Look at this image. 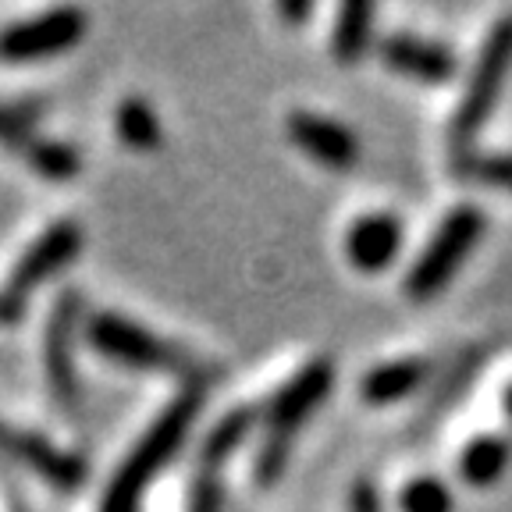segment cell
Segmentation results:
<instances>
[{"label": "cell", "mask_w": 512, "mask_h": 512, "mask_svg": "<svg viewBox=\"0 0 512 512\" xmlns=\"http://www.w3.org/2000/svg\"><path fill=\"white\" fill-rule=\"evenodd\" d=\"M200 406H203L200 388H185V392L153 420L150 431L143 434V441L128 452L121 470L114 473L111 488H107L104 502H100V512H139L146 488H150L153 477L164 470V463L178 452V445H182L185 434H189Z\"/></svg>", "instance_id": "obj_1"}, {"label": "cell", "mask_w": 512, "mask_h": 512, "mask_svg": "<svg viewBox=\"0 0 512 512\" xmlns=\"http://www.w3.org/2000/svg\"><path fill=\"white\" fill-rule=\"evenodd\" d=\"M509 68H512V15H505L502 22L491 29L484 47H480V57L470 72V86H466L463 100H459V107H456V118H452V146H456L459 153L470 150L473 136L488 125L498 96H502Z\"/></svg>", "instance_id": "obj_2"}, {"label": "cell", "mask_w": 512, "mask_h": 512, "mask_svg": "<svg viewBox=\"0 0 512 512\" xmlns=\"http://www.w3.org/2000/svg\"><path fill=\"white\" fill-rule=\"evenodd\" d=\"M89 342L104 352V356H111V360H118V363H128V367L196 377V381H200V374H203V367L192 360L185 349L164 342V338H157L153 331L139 328V324L118 317V313H96V317L89 320Z\"/></svg>", "instance_id": "obj_3"}, {"label": "cell", "mask_w": 512, "mask_h": 512, "mask_svg": "<svg viewBox=\"0 0 512 512\" xmlns=\"http://www.w3.org/2000/svg\"><path fill=\"white\" fill-rule=\"evenodd\" d=\"M488 228V217L477 207H456L452 214L441 221L438 235L427 242V249L416 256V264L409 267L406 292L409 299H431L441 288L452 281V274L463 267V260L470 256V249L477 246V239Z\"/></svg>", "instance_id": "obj_4"}, {"label": "cell", "mask_w": 512, "mask_h": 512, "mask_svg": "<svg viewBox=\"0 0 512 512\" xmlns=\"http://www.w3.org/2000/svg\"><path fill=\"white\" fill-rule=\"evenodd\" d=\"M82 320V299L75 292H61L54 299V310L47 320V338H43V367L47 384L54 395V406L61 413L79 409V374H75V335Z\"/></svg>", "instance_id": "obj_5"}, {"label": "cell", "mask_w": 512, "mask_h": 512, "mask_svg": "<svg viewBox=\"0 0 512 512\" xmlns=\"http://www.w3.org/2000/svg\"><path fill=\"white\" fill-rule=\"evenodd\" d=\"M86 36V15L79 8H57L29 22H15L0 32V61L29 64L72 50Z\"/></svg>", "instance_id": "obj_6"}, {"label": "cell", "mask_w": 512, "mask_h": 512, "mask_svg": "<svg viewBox=\"0 0 512 512\" xmlns=\"http://www.w3.org/2000/svg\"><path fill=\"white\" fill-rule=\"evenodd\" d=\"M82 249V228L75 221H54L40 239L32 242L22 253V260L11 271V296L22 299L25 292L40 288L47 278H54L57 271L72 264Z\"/></svg>", "instance_id": "obj_7"}, {"label": "cell", "mask_w": 512, "mask_h": 512, "mask_svg": "<svg viewBox=\"0 0 512 512\" xmlns=\"http://www.w3.org/2000/svg\"><path fill=\"white\" fill-rule=\"evenodd\" d=\"M0 452H8L11 459L25 463L29 470L40 473L47 484L61 491H72L79 488L82 480H86V463L72 452H64L57 448L54 441H47L43 434H29V431H15L11 424L0 420Z\"/></svg>", "instance_id": "obj_8"}, {"label": "cell", "mask_w": 512, "mask_h": 512, "mask_svg": "<svg viewBox=\"0 0 512 512\" xmlns=\"http://www.w3.org/2000/svg\"><path fill=\"white\" fill-rule=\"evenodd\" d=\"M331 381H335V370H331L328 360H317V363H310V367L299 370V374L274 395L271 406H267L271 434L292 438V434L299 431V424H303L306 416L324 402V395L331 392Z\"/></svg>", "instance_id": "obj_9"}, {"label": "cell", "mask_w": 512, "mask_h": 512, "mask_svg": "<svg viewBox=\"0 0 512 512\" xmlns=\"http://www.w3.org/2000/svg\"><path fill=\"white\" fill-rule=\"evenodd\" d=\"M288 136L299 150L310 153L320 164H328V168H349L352 160L360 157V143L349 128L310 111H296L288 118Z\"/></svg>", "instance_id": "obj_10"}, {"label": "cell", "mask_w": 512, "mask_h": 512, "mask_svg": "<svg viewBox=\"0 0 512 512\" xmlns=\"http://www.w3.org/2000/svg\"><path fill=\"white\" fill-rule=\"evenodd\" d=\"M381 57L388 68L420 82H448L456 75V54L441 43L420 40V36H388L381 43Z\"/></svg>", "instance_id": "obj_11"}, {"label": "cell", "mask_w": 512, "mask_h": 512, "mask_svg": "<svg viewBox=\"0 0 512 512\" xmlns=\"http://www.w3.org/2000/svg\"><path fill=\"white\" fill-rule=\"evenodd\" d=\"M345 249H349V260L360 271H384L402 249V221L392 214L360 217V221L352 224Z\"/></svg>", "instance_id": "obj_12"}, {"label": "cell", "mask_w": 512, "mask_h": 512, "mask_svg": "<svg viewBox=\"0 0 512 512\" xmlns=\"http://www.w3.org/2000/svg\"><path fill=\"white\" fill-rule=\"evenodd\" d=\"M427 377V363L424 360H392L374 367L367 377L360 381V395L370 406H392V402L413 395Z\"/></svg>", "instance_id": "obj_13"}, {"label": "cell", "mask_w": 512, "mask_h": 512, "mask_svg": "<svg viewBox=\"0 0 512 512\" xmlns=\"http://www.w3.org/2000/svg\"><path fill=\"white\" fill-rule=\"evenodd\" d=\"M370 36H374V8L363 4V0H352L338 11L335 32H331V50H335L338 64H356L370 47Z\"/></svg>", "instance_id": "obj_14"}, {"label": "cell", "mask_w": 512, "mask_h": 512, "mask_svg": "<svg viewBox=\"0 0 512 512\" xmlns=\"http://www.w3.org/2000/svg\"><path fill=\"white\" fill-rule=\"evenodd\" d=\"M512 459V448L498 434H484V438H473L463 448V459H459V473H463L466 484L473 488H491L498 477L505 473Z\"/></svg>", "instance_id": "obj_15"}, {"label": "cell", "mask_w": 512, "mask_h": 512, "mask_svg": "<svg viewBox=\"0 0 512 512\" xmlns=\"http://www.w3.org/2000/svg\"><path fill=\"white\" fill-rule=\"evenodd\" d=\"M15 146L22 150V157L32 164V171H36V175H43L47 182H72V178L79 175V153H75L68 143L25 136V139H18Z\"/></svg>", "instance_id": "obj_16"}, {"label": "cell", "mask_w": 512, "mask_h": 512, "mask_svg": "<svg viewBox=\"0 0 512 512\" xmlns=\"http://www.w3.org/2000/svg\"><path fill=\"white\" fill-rule=\"evenodd\" d=\"M114 125H118L121 143L132 146V150H157L160 146V121L143 96L121 100L118 114H114Z\"/></svg>", "instance_id": "obj_17"}, {"label": "cell", "mask_w": 512, "mask_h": 512, "mask_svg": "<svg viewBox=\"0 0 512 512\" xmlns=\"http://www.w3.org/2000/svg\"><path fill=\"white\" fill-rule=\"evenodd\" d=\"M249 427H253V409L249 406L232 409V413L224 416L221 424L207 434V441H203V466H207V470H217V466L246 441Z\"/></svg>", "instance_id": "obj_18"}, {"label": "cell", "mask_w": 512, "mask_h": 512, "mask_svg": "<svg viewBox=\"0 0 512 512\" xmlns=\"http://www.w3.org/2000/svg\"><path fill=\"white\" fill-rule=\"evenodd\" d=\"M452 175L466 182H484L512 192V153H473L463 150L452 164Z\"/></svg>", "instance_id": "obj_19"}, {"label": "cell", "mask_w": 512, "mask_h": 512, "mask_svg": "<svg viewBox=\"0 0 512 512\" xmlns=\"http://www.w3.org/2000/svg\"><path fill=\"white\" fill-rule=\"evenodd\" d=\"M402 512H452V491L438 477H416L402 488Z\"/></svg>", "instance_id": "obj_20"}, {"label": "cell", "mask_w": 512, "mask_h": 512, "mask_svg": "<svg viewBox=\"0 0 512 512\" xmlns=\"http://www.w3.org/2000/svg\"><path fill=\"white\" fill-rule=\"evenodd\" d=\"M288 441L292 438H281V434H267L264 448H260V456H256V477L260 484H274L281 477L288 463Z\"/></svg>", "instance_id": "obj_21"}, {"label": "cell", "mask_w": 512, "mask_h": 512, "mask_svg": "<svg viewBox=\"0 0 512 512\" xmlns=\"http://www.w3.org/2000/svg\"><path fill=\"white\" fill-rule=\"evenodd\" d=\"M32 125H36L32 104H0V139H8L15 146L18 139L32 136Z\"/></svg>", "instance_id": "obj_22"}, {"label": "cell", "mask_w": 512, "mask_h": 512, "mask_svg": "<svg viewBox=\"0 0 512 512\" xmlns=\"http://www.w3.org/2000/svg\"><path fill=\"white\" fill-rule=\"evenodd\" d=\"M189 512H221V488H217V480L210 473L203 480H196Z\"/></svg>", "instance_id": "obj_23"}, {"label": "cell", "mask_w": 512, "mask_h": 512, "mask_svg": "<svg viewBox=\"0 0 512 512\" xmlns=\"http://www.w3.org/2000/svg\"><path fill=\"white\" fill-rule=\"evenodd\" d=\"M349 512H384L381 509V495H377V488L370 484V480H360V484L352 488Z\"/></svg>", "instance_id": "obj_24"}, {"label": "cell", "mask_w": 512, "mask_h": 512, "mask_svg": "<svg viewBox=\"0 0 512 512\" xmlns=\"http://www.w3.org/2000/svg\"><path fill=\"white\" fill-rule=\"evenodd\" d=\"M25 313V303L11 292H0V324H18Z\"/></svg>", "instance_id": "obj_25"}, {"label": "cell", "mask_w": 512, "mask_h": 512, "mask_svg": "<svg viewBox=\"0 0 512 512\" xmlns=\"http://www.w3.org/2000/svg\"><path fill=\"white\" fill-rule=\"evenodd\" d=\"M310 4H306V0H299V4H288V0H285V4H281V8H278V15L281 18H288V22H303V18L306 15H310Z\"/></svg>", "instance_id": "obj_26"}, {"label": "cell", "mask_w": 512, "mask_h": 512, "mask_svg": "<svg viewBox=\"0 0 512 512\" xmlns=\"http://www.w3.org/2000/svg\"><path fill=\"white\" fill-rule=\"evenodd\" d=\"M502 406H505V413L512 416V388H505V399H502Z\"/></svg>", "instance_id": "obj_27"}]
</instances>
